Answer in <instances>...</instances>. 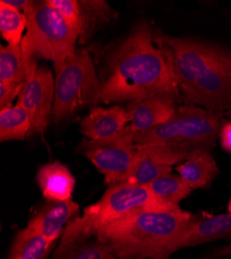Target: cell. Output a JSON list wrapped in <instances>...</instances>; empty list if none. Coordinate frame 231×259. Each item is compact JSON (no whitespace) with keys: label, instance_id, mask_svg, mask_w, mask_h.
Segmentation results:
<instances>
[{"label":"cell","instance_id":"obj_21","mask_svg":"<svg viewBox=\"0 0 231 259\" xmlns=\"http://www.w3.org/2000/svg\"><path fill=\"white\" fill-rule=\"evenodd\" d=\"M27 28V18L24 13L0 2V31L10 46H20L23 32Z\"/></svg>","mask_w":231,"mask_h":259},{"label":"cell","instance_id":"obj_25","mask_svg":"<svg viewBox=\"0 0 231 259\" xmlns=\"http://www.w3.org/2000/svg\"><path fill=\"white\" fill-rule=\"evenodd\" d=\"M24 83L0 81V110L12 107L15 98L19 97L22 92Z\"/></svg>","mask_w":231,"mask_h":259},{"label":"cell","instance_id":"obj_15","mask_svg":"<svg viewBox=\"0 0 231 259\" xmlns=\"http://www.w3.org/2000/svg\"><path fill=\"white\" fill-rule=\"evenodd\" d=\"M175 170L192 190L208 188L219 174V168L211 152L190 157Z\"/></svg>","mask_w":231,"mask_h":259},{"label":"cell","instance_id":"obj_6","mask_svg":"<svg viewBox=\"0 0 231 259\" xmlns=\"http://www.w3.org/2000/svg\"><path fill=\"white\" fill-rule=\"evenodd\" d=\"M24 14L27 31L20 46L28 79L38 68L37 58L51 60L55 70L60 68L75 54L79 36L48 2H33Z\"/></svg>","mask_w":231,"mask_h":259},{"label":"cell","instance_id":"obj_7","mask_svg":"<svg viewBox=\"0 0 231 259\" xmlns=\"http://www.w3.org/2000/svg\"><path fill=\"white\" fill-rule=\"evenodd\" d=\"M55 96L51 119L58 122L79 109L100 104L101 84L90 53L77 49L75 54L55 70Z\"/></svg>","mask_w":231,"mask_h":259},{"label":"cell","instance_id":"obj_3","mask_svg":"<svg viewBox=\"0 0 231 259\" xmlns=\"http://www.w3.org/2000/svg\"><path fill=\"white\" fill-rule=\"evenodd\" d=\"M199 217L181 209L145 210L117 220L96 234L118 259H169L176 244Z\"/></svg>","mask_w":231,"mask_h":259},{"label":"cell","instance_id":"obj_26","mask_svg":"<svg viewBox=\"0 0 231 259\" xmlns=\"http://www.w3.org/2000/svg\"><path fill=\"white\" fill-rule=\"evenodd\" d=\"M222 147L228 153H231V121L225 122L220 132Z\"/></svg>","mask_w":231,"mask_h":259},{"label":"cell","instance_id":"obj_11","mask_svg":"<svg viewBox=\"0 0 231 259\" xmlns=\"http://www.w3.org/2000/svg\"><path fill=\"white\" fill-rule=\"evenodd\" d=\"M129 121L127 110L121 106L93 107L80 123V131L87 139H106L121 132Z\"/></svg>","mask_w":231,"mask_h":259},{"label":"cell","instance_id":"obj_20","mask_svg":"<svg viewBox=\"0 0 231 259\" xmlns=\"http://www.w3.org/2000/svg\"><path fill=\"white\" fill-rule=\"evenodd\" d=\"M171 172L172 166L158 162L151 157L138 152L133 168L124 182L134 185L149 186L161 177L171 174Z\"/></svg>","mask_w":231,"mask_h":259},{"label":"cell","instance_id":"obj_22","mask_svg":"<svg viewBox=\"0 0 231 259\" xmlns=\"http://www.w3.org/2000/svg\"><path fill=\"white\" fill-rule=\"evenodd\" d=\"M27 79L26 68L21 46L0 47V81L24 83Z\"/></svg>","mask_w":231,"mask_h":259},{"label":"cell","instance_id":"obj_18","mask_svg":"<svg viewBox=\"0 0 231 259\" xmlns=\"http://www.w3.org/2000/svg\"><path fill=\"white\" fill-rule=\"evenodd\" d=\"M31 120L22 106H12L0 110V140H23L29 135Z\"/></svg>","mask_w":231,"mask_h":259},{"label":"cell","instance_id":"obj_2","mask_svg":"<svg viewBox=\"0 0 231 259\" xmlns=\"http://www.w3.org/2000/svg\"><path fill=\"white\" fill-rule=\"evenodd\" d=\"M177 80L184 105L231 118V51L194 37L154 34Z\"/></svg>","mask_w":231,"mask_h":259},{"label":"cell","instance_id":"obj_8","mask_svg":"<svg viewBox=\"0 0 231 259\" xmlns=\"http://www.w3.org/2000/svg\"><path fill=\"white\" fill-rule=\"evenodd\" d=\"M134 136L133 128L127 125L118 134L106 139L82 140L79 152L96 166L108 186L123 183L138 154Z\"/></svg>","mask_w":231,"mask_h":259},{"label":"cell","instance_id":"obj_19","mask_svg":"<svg viewBox=\"0 0 231 259\" xmlns=\"http://www.w3.org/2000/svg\"><path fill=\"white\" fill-rule=\"evenodd\" d=\"M148 187L161 201L172 207H178L179 202L193 191L179 176L172 175V172L161 177Z\"/></svg>","mask_w":231,"mask_h":259},{"label":"cell","instance_id":"obj_13","mask_svg":"<svg viewBox=\"0 0 231 259\" xmlns=\"http://www.w3.org/2000/svg\"><path fill=\"white\" fill-rule=\"evenodd\" d=\"M229 237H231V213L199 218L180 237L176 244V251Z\"/></svg>","mask_w":231,"mask_h":259},{"label":"cell","instance_id":"obj_14","mask_svg":"<svg viewBox=\"0 0 231 259\" xmlns=\"http://www.w3.org/2000/svg\"><path fill=\"white\" fill-rule=\"evenodd\" d=\"M36 182L47 200L67 201L72 199L75 179L71 171L59 162L41 166L36 175Z\"/></svg>","mask_w":231,"mask_h":259},{"label":"cell","instance_id":"obj_28","mask_svg":"<svg viewBox=\"0 0 231 259\" xmlns=\"http://www.w3.org/2000/svg\"><path fill=\"white\" fill-rule=\"evenodd\" d=\"M224 256H231V244L221 247L213 253V257H224Z\"/></svg>","mask_w":231,"mask_h":259},{"label":"cell","instance_id":"obj_16","mask_svg":"<svg viewBox=\"0 0 231 259\" xmlns=\"http://www.w3.org/2000/svg\"><path fill=\"white\" fill-rule=\"evenodd\" d=\"M53 243L26 227L17 232L8 259H47Z\"/></svg>","mask_w":231,"mask_h":259},{"label":"cell","instance_id":"obj_10","mask_svg":"<svg viewBox=\"0 0 231 259\" xmlns=\"http://www.w3.org/2000/svg\"><path fill=\"white\" fill-rule=\"evenodd\" d=\"M79 211L80 207L73 199L67 201L47 200L32 215L27 227L54 244L64 233L65 226L77 217Z\"/></svg>","mask_w":231,"mask_h":259},{"label":"cell","instance_id":"obj_5","mask_svg":"<svg viewBox=\"0 0 231 259\" xmlns=\"http://www.w3.org/2000/svg\"><path fill=\"white\" fill-rule=\"evenodd\" d=\"M179 207V206H178ZM172 207L161 201L148 186L119 183L109 186L102 198L84 208L65 228L53 259H64L81 242L96 236L111 223L145 210H169Z\"/></svg>","mask_w":231,"mask_h":259},{"label":"cell","instance_id":"obj_27","mask_svg":"<svg viewBox=\"0 0 231 259\" xmlns=\"http://www.w3.org/2000/svg\"><path fill=\"white\" fill-rule=\"evenodd\" d=\"M4 2L22 13H25L33 4L30 0H4Z\"/></svg>","mask_w":231,"mask_h":259},{"label":"cell","instance_id":"obj_17","mask_svg":"<svg viewBox=\"0 0 231 259\" xmlns=\"http://www.w3.org/2000/svg\"><path fill=\"white\" fill-rule=\"evenodd\" d=\"M81 8V29L79 39L81 44L87 40L98 31V29L106 24L114 17V11L106 2L101 0H82L79 2Z\"/></svg>","mask_w":231,"mask_h":259},{"label":"cell","instance_id":"obj_12","mask_svg":"<svg viewBox=\"0 0 231 259\" xmlns=\"http://www.w3.org/2000/svg\"><path fill=\"white\" fill-rule=\"evenodd\" d=\"M172 99L153 98L144 101L130 103L127 107L128 119L135 133L151 130L169 120L177 108Z\"/></svg>","mask_w":231,"mask_h":259},{"label":"cell","instance_id":"obj_4","mask_svg":"<svg viewBox=\"0 0 231 259\" xmlns=\"http://www.w3.org/2000/svg\"><path fill=\"white\" fill-rule=\"evenodd\" d=\"M225 122L220 113L183 105L169 120L135 133L134 142L138 152L172 166L194 155L211 152Z\"/></svg>","mask_w":231,"mask_h":259},{"label":"cell","instance_id":"obj_24","mask_svg":"<svg viewBox=\"0 0 231 259\" xmlns=\"http://www.w3.org/2000/svg\"><path fill=\"white\" fill-rule=\"evenodd\" d=\"M47 2L62 16L79 36L81 29V8L78 0H47Z\"/></svg>","mask_w":231,"mask_h":259},{"label":"cell","instance_id":"obj_1","mask_svg":"<svg viewBox=\"0 0 231 259\" xmlns=\"http://www.w3.org/2000/svg\"><path fill=\"white\" fill-rule=\"evenodd\" d=\"M154 34L150 24L142 22L105 55L99 76L101 103L180 100L177 80Z\"/></svg>","mask_w":231,"mask_h":259},{"label":"cell","instance_id":"obj_29","mask_svg":"<svg viewBox=\"0 0 231 259\" xmlns=\"http://www.w3.org/2000/svg\"><path fill=\"white\" fill-rule=\"evenodd\" d=\"M228 211H229V213H231V198H230L229 203H228Z\"/></svg>","mask_w":231,"mask_h":259},{"label":"cell","instance_id":"obj_9","mask_svg":"<svg viewBox=\"0 0 231 259\" xmlns=\"http://www.w3.org/2000/svg\"><path fill=\"white\" fill-rule=\"evenodd\" d=\"M55 96V79L46 67H38L35 74L26 79L17 105L28 112L31 128L28 136L43 134L49 124Z\"/></svg>","mask_w":231,"mask_h":259},{"label":"cell","instance_id":"obj_23","mask_svg":"<svg viewBox=\"0 0 231 259\" xmlns=\"http://www.w3.org/2000/svg\"><path fill=\"white\" fill-rule=\"evenodd\" d=\"M64 259H118L112 248L96 237L73 247Z\"/></svg>","mask_w":231,"mask_h":259}]
</instances>
